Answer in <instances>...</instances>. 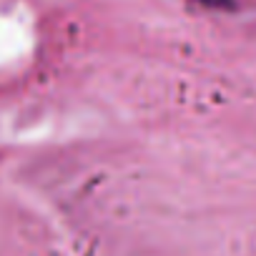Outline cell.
I'll use <instances>...</instances> for the list:
<instances>
[{
	"label": "cell",
	"mask_w": 256,
	"mask_h": 256,
	"mask_svg": "<svg viewBox=\"0 0 256 256\" xmlns=\"http://www.w3.org/2000/svg\"><path fill=\"white\" fill-rule=\"evenodd\" d=\"M194 3L211 8V10H234L236 8V0H194Z\"/></svg>",
	"instance_id": "obj_1"
}]
</instances>
